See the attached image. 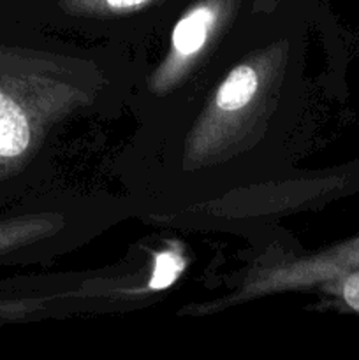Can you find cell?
Wrapping results in <instances>:
<instances>
[{"instance_id":"2","label":"cell","mask_w":359,"mask_h":360,"mask_svg":"<svg viewBox=\"0 0 359 360\" xmlns=\"http://www.w3.org/2000/svg\"><path fill=\"white\" fill-rule=\"evenodd\" d=\"M215 13L210 7H199L178 21L172 32V46L180 55H192L204 46L213 25Z\"/></svg>"},{"instance_id":"3","label":"cell","mask_w":359,"mask_h":360,"mask_svg":"<svg viewBox=\"0 0 359 360\" xmlns=\"http://www.w3.org/2000/svg\"><path fill=\"white\" fill-rule=\"evenodd\" d=\"M257 90V74L250 65H239L224 81L217 94L218 108L238 111L252 101Z\"/></svg>"},{"instance_id":"1","label":"cell","mask_w":359,"mask_h":360,"mask_svg":"<svg viewBox=\"0 0 359 360\" xmlns=\"http://www.w3.org/2000/svg\"><path fill=\"white\" fill-rule=\"evenodd\" d=\"M9 65L11 60L0 51V172L23 157L32 143L30 116L16 95Z\"/></svg>"},{"instance_id":"5","label":"cell","mask_w":359,"mask_h":360,"mask_svg":"<svg viewBox=\"0 0 359 360\" xmlns=\"http://www.w3.org/2000/svg\"><path fill=\"white\" fill-rule=\"evenodd\" d=\"M341 297L347 302L348 308L359 313V273L348 274L341 283Z\"/></svg>"},{"instance_id":"6","label":"cell","mask_w":359,"mask_h":360,"mask_svg":"<svg viewBox=\"0 0 359 360\" xmlns=\"http://www.w3.org/2000/svg\"><path fill=\"white\" fill-rule=\"evenodd\" d=\"M146 0H108V4L115 9H127V7H136L144 4Z\"/></svg>"},{"instance_id":"4","label":"cell","mask_w":359,"mask_h":360,"mask_svg":"<svg viewBox=\"0 0 359 360\" xmlns=\"http://www.w3.org/2000/svg\"><path fill=\"white\" fill-rule=\"evenodd\" d=\"M183 259L172 252L158 253L155 257V271L150 280L151 290H162V288L171 287L183 271Z\"/></svg>"}]
</instances>
